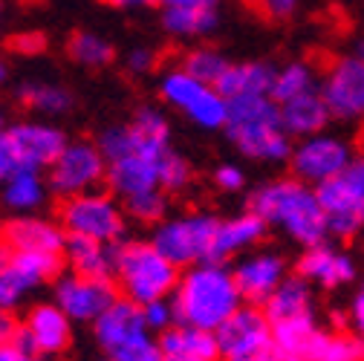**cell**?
Returning <instances> with one entry per match:
<instances>
[{
  "instance_id": "1",
  "label": "cell",
  "mask_w": 364,
  "mask_h": 361,
  "mask_svg": "<svg viewBox=\"0 0 364 361\" xmlns=\"http://www.w3.org/2000/svg\"><path fill=\"white\" fill-rule=\"evenodd\" d=\"M171 303L176 309L179 324L217 330L243 306V292L232 269H225L217 260H205L188 266V272L179 275Z\"/></svg>"
},
{
  "instance_id": "2",
  "label": "cell",
  "mask_w": 364,
  "mask_h": 361,
  "mask_svg": "<svg viewBox=\"0 0 364 361\" xmlns=\"http://www.w3.org/2000/svg\"><path fill=\"white\" fill-rule=\"evenodd\" d=\"M249 208L266 220V225H278L284 229L295 243L301 246H318L330 235L324 205L318 200L315 185L304 183V179H275V183L260 185Z\"/></svg>"
},
{
  "instance_id": "3",
  "label": "cell",
  "mask_w": 364,
  "mask_h": 361,
  "mask_svg": "<svg viewBox=\"0 0 364 361\" xmlns=\"http://www.w3.org/2000/svg\"><path fill=\"white\" fill-rule=\"evenodd\" d=\"M225 133L237 151L257 162H284L292 156V136L284 127L281 104L272 96L229 99Z\"/></svg>"
},
{
  "instance_id": "4",
  "label": "cell",
  "mask_w": 364,
  "mask_h": 361,
  "mask_svg": "<svg viewBox=\"0 0 364 361\" xmlns=\"http://www.w3.org/2000/svg\"><path fill=\"white\" fill-rule=\"evenodd\" d=\"M113 278L124 298L142 306L173 295L179 284V266L168 260L154 243H119Z\"/></svg>"
},
{
  "instance_id": "5",
  "label": "cell",
  "mask_w": 364,
  "mask_h": 361,
  "mask_svg": "<svg viewBox=\"0 0 364 361\" xmlns=\"http://www.w3.org/2000/svg\"><path fill=\"white\" fill-rule=\"evenodd\" d=\"M217 229H220V220L214 214H203V211L182 214V217L156 222L151 243L179 269H188L211 260Z\"/></svg>"
},
{
  "instance_id": "6",
  "label": "cell",
  "mask_w": 364,
  "mask_h": 361,
  "mask_svg": "<svg viewBox=\"0 0 364 361\" xmlns=\"http://www.w3.org/2000/svg\"><path fill=\"white\" fill-rule=\"evenodd\" d=\"M315 191L324 205L333 237L347 240L364 229V156H353L341 173L315 185Z\"/></svg>"
},
{
  "instance_id": "7",
  "label": "cell",
  "mask_w": 364,
  "mask_h": 361,
  "mask_svg": "<svg viewBox=\"0 0 364 361\" xmlns=\"http://www.w3.org/2000/svg\"><path fill=\"white\" fill-rule=\"evenodd\" d=\"M162 99L176 107L182 116H188L203 130H220L229 122V99L214 84L194 78L188 70H171L159 81Z\"/></svg>"
},
{
  "instance_id": "8",
  "label": "cell",
  "mask_w": 364,
  "mask_h": 361,
  "mask_svg": "<svg viewBox=\"0 0 364 361\" xmlns=\"http://www.w3.org/2000/svg\"><path fill=\"white\" fill-rule=\"evenodd\" d=\"M58 217L64 232L75 237H93L105 243H119L124 237V211L110 194L102 191L67 197Z\"/></svg>"
},
{
  "instance_id": "9",
  "label": "cell",
  "mask_w": 364,
  "mask_h": 361,
  "mask_svg": "<svg viewBox=\"0 0 364 361\" xmlns=\"http://www.w3.org/2000/svg\"><path fill=\"white\" fill-rule=\"evenodd\" d=\"M107 179V159L99 145L67 142L61 156L50 165V188L58 197H78L87 191H99Z\"/></svg>"
},
{
  "instance_id": "10",
  "label": "cell",
  "mask_w": 364,
  "mask_h": 361,
  "mask_svg": "<svg viewBox=\"0 0 364 361\" xmlns=\"http://www.w3.org/2000/svg\"><path fill=\"white\" fill-rule=\"evenodd\" d=\"M217 347L223 361H249L269 347H275L272 321L257 303H243L229 321H223L217 330Z\"/></svg>"
},
{
  "instance_id": "11",
  "label": "cell",
  "mask_w": 364,
  "mask_h": 361,
  "mask_svg": "<svg viewBox=\"0 0 364 361\" xmlns=\"http://www.w3.org/2000/svg\"><path fill=\"white\" fill-rule=\"evenodd\" d=\"M64 254H38V252H6L0 260V309H12L26 292L58 278Z\"/></svg>"
},
{
  "instance_id": "12",
  "label": "cell",
  "mask_w": 364,
  "mask_h": 361,
  "mask_svg": "<svg viewBox=\"0 0 364 361\" xmlns=\"http://www.w3.org/2000/svg\"><path fill=\"white\" fill-rule=\"evenodd\" d=\"M289 162H292V171L298 179H304L309 185H321L353 162V148L341 136H333V133L321 130V133H315V136L301 139L292 148Z\"/></svg>"
},
{
  "instance_id": "13",
  "label": "cell",
  "mask_w": 364,
  "mask_h": 361,
  "mask_svg": "<svg viewBox=\"0 0 364 361\" xmlns=\"http://www.w3.org/2000/svg\"><path fill=\"white\" fill-rule=\"evenodd\" d=\"M318 90H321L333 119L364 116V61L358 55H344L333 61Z\"/></svg>"
},
{
  "instance_id": "14",
  "label": "cell",
  "mask_w": 364,
  "mask_h": 361,
  "mask_svg": "<svg viewBox=\"0 0 364 361\" xmlns=\"http://www.w3.org/2000/svg\"><path fill=\"white\" fill-rule=\"evenodd\" d=\"M93 327H96V341H99V347L110 355V358H116L119 352H124L127 347H133V344H139V341H145L148 335H151V330H148V324H145V315H142V306L136 303V301H130V298H116L99 318L93 321Z\"/></svg>"
},
{
  "instance_id": "15",
  "label": "cell",
  "mask_w": 364,
  "mask_h": 361,
  "mask_svg": "<svg viewBox=\"0 0 364 361\" xmlns=\"http://www.w3.org/2000/svg\"><path fill=\"white\" fill-rule=\"evenodd\" d=\"M116 286L110 278H90V275H67L55 284V303L70 315L73 321L93 324L99 315L116 301Z\"/></svg>"
},
{
  "instance_id": "16",
  "label": "cell",
  "mask_w": 364,
  "mask_h": 361,
  "mask_svg": "<svg viewBox=\"0 0 364 361\" xmlns=\"http://www.w3.org/2000/svg\"><path fill=\"white\" fill-rule=\"evenodd\" d=\"M6 139H9V148H12L15 165L18 168H32V171L50 168L61 156V151L67 148L64 133L53 124H41V122L12 124L6 130Z\"/></svg>"
},
{
  "instance_id": "17",
  "label": "cell",
  "mask_w": 364,
  "mask_h": 361,
  "mask_svg": "<svg viewBox=\"0 0 364 361\" xmlns=\"http://www.w3.org/2000/svg\"><path fill=\"white\" fill-rule=\"evenodd\" d=\"M73 341V318L58 303H38L29 309L26 321L21 324L18 344L32 350L35 355H55L64 352Z\"/></svg>"
},
{
  "instance_id": "18",
  "label": "cell",
  "mask_w": 364,
  "mask_h": 361,
  "mask_svg": "<svg viewBox=\"0 0 364 361\" xmlns=\"http://www.w3.org/2000/svg\"><path fill=\"white\" fill-rule=\"evenodd\" d=\"M235 278L243 292V301L263 306L269 301V295L284 284L287 263L275 252H255V254L240 257V263L235 266Z\"/></svg>"
},
{
  "instance_id": "19",
  "label": "cell",
  "mask_w": 364,
  "mask_h": 361,
  "mask_svg": "<svg viewBox=\"0 0 364 361\" xmlns=\"http://www.w3.org/2000/svg\"><path fill=\"white\" fill-rule=\"evenodd\" d=\"M64 225L38 217H18L4 225L6 252H38V254H64L67 246Z\"/></svg>"
},
{
  "instance_id": "20",
  "label": "cell",
  "mask_w": 364,
  "mask_h": 361,
  "mask_svg": "<svg viewBox=\"0 0 364 361\" xmlns=\"http://www.w3.org/2000/svg\"><path fill=\"white\" fill-rule=\"evenodd\" d=\"M298 275L306 278L309 284L324 286V289H338V286H344V284H350L355 278V263L341 249L318 243V246H309L301 254Z\"/></svg>"
},
{
  "instance_id": "21",
  "label": "cell",
  "mask_w": 364,
  "mask_h": 361,
  "mask_svg": "<svg viewBox=\"0 0 364 361\" xmlns=\"http://www.w3.org/2000/svg\"><path fill=\"white\" fill-rule=\"evenodd\" d=\"M162 156H148V153L130 151L127 156L107 162V185H110V191L119 194L122 200H127L133 194L159 188V159Z\"/></svg>"
},
{
  "instance_id": "22",
  "label": "cell",
  "mask_w": 364,
  "mask_h": 361,
  "mask_svg": "<svg viewBox=\"0 0 364 361\" xmlns=\"http://www.w3.org/2000/svg\"><path fill=\"white\" fill-rule=\"evenodd\" d=\"M64 260L73 266L75 275L90 278H113L116 275V260H119V243H105L93 237H67Z\"/></svg>"
},
{
  "instance_id": "23",
  "label": "cell",
  "mask_w": 364,
  "mask_h": 361,
  "mask_svg": "<svg viewBox=\"0 0 364 361\" xmlns=\"http://www.w3.org/2000/svg\"><path fill=\"white\" fill-rule=\"evenodd\" d=\"M266 220L257 217L252 208L246 214H237L232 220H220V229H217V240H214V252H211V260L223 263L229 260L246 249H252L255 243L263 240L266 235Z\"/></svg>"
},
{
  "instance_id": "24",
  "label": "cell",
  "mask_w": 364,
  "mask_h": 361,
  "mask_svg": "<svg viewBox=\"0 0 364 361\" xmlns=\"http://www.w3.org/2000/svg\"><path fill=\"white\" fill-rule=\"evenodd\" d=\"M281 119H284V127L289 136H298V139H306V136H315L327 127V122L333 119L321 90H312V93H304V96H295L289 102L281 104Z\"/></svg>"
},
{
  "instance_id": "25",
  "label": "cell",
  "mask_w": 364,
  "mask_h": 361,
  "mask_svg": "<svg viewBox=\"0 0 364 361\" xmlns=\"http://www.w3.org/2000/svg\"><path fill=\"white\" fill-rule=\"evenodd\" d=\"M278 70L263 61H246V64H229L217 81V90L225 99H246V96H272Z\"/></svg>"
},
{
  "instance_id": "26",
  "label": "cell",
  "mask_w": 364,
  "mask_h": 361,
  "mask_svg": "<svg viewBox=\"0 0 364 361\" xmlns=\"http://www.w3.org/2000/svg\"><path fill=\"white\" fill-rule=\"evenodd\" d=\"M127 127H130V151L148 153V156H162L165 151H171V127H168V119L162 110H156V107L136 110V116Z\"/></svg>"
},
{
  "instance_id": "27",
  "label": "cell",
  "mask_w": 364,
  "mask_h": 361,
  "mask_svg": "<svg viewBox=\"0 0 364 361\" xmlns=\"http://www.w3.org/2000/svg\"><path fill=\"white\" fill-rule=\"evenodd\" d=\"M159 344H162L165 355H197V358H208V361L220 358L217 333L194 327V324H179L176 321L173 327L159 333Z\"/></svg>"
},
{
  "instance_id": "28",
  "label": "cell",
  "mask_w": 364,
  "mask_h": 361,
  "mask_svg": "<svg viewBox=\"0 0 364 361\" xmlns=\"http://www.w3.org/2000/svg\"><path fill=\"white\" fill-rule=\"evenodd\" d=\"M263 312L269 315L272 324L278 321H292V318H304L312 315V289L306 278H284V284L269 295V301L263 303Z\"/></svg>"
},
{
  "instance_id": "29",
  "label": "cell",
  "mask_w": 364,
  "mask_h": 361,
  "mask_svg": "<svg viewBox=\"0 0 364 361\" xmlns=\"http://www.w3.org/2000/svg\"><path fill=\"white\" fill-rule=\"evenodd\" d=\"M43 200H47V183H43L41 171H32V168H15L6 183H4V203L12 208V211H32L38 208Z\"/></svg>"
},
{
  "instance_id": "30",
  "label": "cell",
  "mask_w": 364,
  "mask_h": 361,
  "mask_svg": "<svg viewBox=\"0 0 364 361\" xmlns=\"http://www.w3.org/2000/svg\"><path fill=\"white\" fill-rule=\"evenodd\" d=\"M304 355L312 361H364V341L344 333L318 330Z\"/></svg>"
},
{
  "instance_id": "31",
  "label": "cell",
  "mask_w": 364,
  "mask_h": 361,
  "mask_svg": "<svg viewBox=\"0 0 364 361\" xmlns=\"http://www.w3.org/2000/svg\"><path fill=\"white\" fill-rule=\"evenodd\" d=\"M321 84H318V75L312 70V64L306 61H292L287 67L278 70L275 75V84H272V99H275L278 104L295 99V96H304V93H312V90H318Z\"/></svg>"
},
{
  "instance_id": "32",
  "label": "cell",
  "mask_w": 364,
  "mask_h": 361,
  "mask_svg": "<svg viewBox=\"0 0 364 361\" xmlns=\"http://www.w3.org/2000/svg\"><path fill=\"white\" fill-rule=\"evenodd\" d=\"M21 102L43 116H61L73 107V96L58 84H47V81H29L21 87Z\"/></svg>"
},
{
  "instance_id": "33",
  "label": "cell",
  "mask_w": 364,
  "mask_h": 361,
  "mask_svg": "<svg viewBox=\"0 0 364 361\" xmlns=\"http://www.w3.org/2000/svg\"><path fill=\"white\" fill-rule=\"evenodd\" d=\"M220 21V12H200V9H162V26L173 38H203Z\"/></svg>"
},
{
  "instance_id": "34",
  "label": "cell",
  "mask_w": 364,
  "mask_h": 361,
  "mask_svg": "<svg viewBox=\"0 0 364 361\" xmlns=\"http://www.w3.org/2000/svg\"><path fill=\"white\" fill-rule=\"evenodd\" d=\"M272 333H275V344L281 347L284 355H304L312 335L318 333V324H315L312 315H304V318L272 324Z\"/></svg>"
},
{
  "instance_id": "35",
  "label": "cell",
  "mask_w": 364,
  "mask_h": 361,
  "mask_svg": "<svg viewBox=\"0 0 364 361\" xmlns=\"http://www.w3.org/2000/svg\"><path fill=\"white\" fill-rule=\"evenodd\" d=\"M67 50H70V58L75 61V64H81V67H107L110 61H113V47L105 41V38H99V35H93V32H75L73 38H70V43H67Z\"/></svg>"
},
{
  "instance_id": "36",
  "label": "cell",
  "mask_w": 364,
  "mask_h": 361,
  "mask_svg": "<svg viewBox=\"0 0 364 361\" xmlns=\"http://www.w3.org/2000/svg\"><path fill=\"white\" fill-rule=\"evenodd\" d=\"M182 70H188L194 78L205 81V84H214L223 78V72L229 70V61L223 58V53L211 50V47H197L186 55V61H182Z\"/></svg>"
},
{
  "instance_id": "37",
  "label": "cell",
  "mask_w": 364,
  "mask_h": 361,
  "mask_svg": "<svg viewBox=\"0 0 364 361\" xmlns=\"http://www.w3.org/2000/svg\"><path fill=\"white\" fill-rule=\"evenodd\" d=\"M124 208H127V214L133 220H139V222H162L165 211H168V200H165L162 188H151V191L127 197Z\"/></svg>"
},
{
  "instance_id": "38",
  "label": "cell",
  "mask_w": 364,
  "mask_h": 361,
  "mask_svg": "<svg viewBox=\"0 0 364 361\" xmlns=\"http://www.w3.org/2000/svg\"><path fill=\"white\" fill-rule=\"evenodd\" d=\"M191 179V168L188 162L182 159L176 151H168L162 159H159V188L165 191H182L188 185Z\"/></svg>"
},
{
  "instance_id": "39",
  "label": "cell",
  "mask_w": 364,
  "mask_h": 361,
  "mask_svg": "<svg viewBox=\"0 0 364 361\" xmlns=\"http://www.w3.org/2000/svg\"><path fill=\"white\" fill-rule=\"evenodd\" d=\"M142 315H145V324L151 333H165L168 327L176 324V309L171 303V298H159L151 303H142Z\"/></svg>"
},
{
  "instance_id": "40",
  "label": "cell",
  "mask_w": 364,
  "mask_h": 361,
  "mask_svg": "<svg viewBox=\"0 0 364 361\" xmlns=\"http://www.w3.org/2000/svg\"><path fill=\"white\" fill-rule=\"evenodd\" d=\"M12 50L21 53V55H41L47 50V38L41 32H21L12 38Z\"/></svg>"
},
{
  "instance_id": "41",
  "label": "cell",
  "mask_w": 364,
  "mask_h": 361,
  "mask_svg": "<svg viewBox=\"0 0 364 361\" xmlns=\"http://www.w3.org/2000/svg\"><path fill=\"white\" fill-rule=\"evenodd\" d=\"M214 183H217L223 191H240L243 183H246V176H243V171H240L237 165H220V168L214 171Z\"/></svg>"
},
{
  "instance_id": "42",
  "label": "cell",
  "mask_w": 364,
  "mask_h": 361,
  "mask_svg": "<svg viewBox=\"0 0 364 361\" xmlns=\"http://www.w3.org/2000/svg\"><path fill=\"white\" fill-rule=\"evenodd\" d=\"M255 4L263 9V15L281 21V18H289V15L298 9L301 0H255Z\"/></svg>"
},
{
  "instance_id": "43",
  "label": "cell",
  "mask_w": 364,
  "mask_h": 361,
  "mask_svg": "<svg viewBox=\"0 0 364 361\" xmlns=\"http://www.w3.org/2000/svg\"><path fill=\"white\" fill-rule=\"evenodd\" d=\"M18 335H21V324L12 315V309H0V347L15 344Z\"/></svg>"
},
{
  "instance_id": "44",
  "label": "cell",
  "mask_w": 364,
  "mask_h": 361,
  "mask_svg": "<svg viewBox=\"0 0 364 361\" xmlns=\"http://www.w3.org/2000/svg\"><path fill=\"white\" fill-rule=\"evenodd\" d=\"M162 9H200V12H220V0H162Z\"/></svg>"
},
{
  "instance_id": "45",
  "label": "cell",
  "mask_w": 364,
  "mask_h": 361,
  "mask_svg": "<svg viewBox=\"0 0 364 361\" xmlns=\"http://www.w3.org/2000/svg\"><path fill=\"white\" fill-rule=\"evenodd\" d=\"M127 70L136 72V75L151 72V70H154V53H151V50H133V53L127 55Z\"/></svg>"
},
{
  "instance_id": "46",
  "label": "cell",
  "mask_w": 364,
  "mask_h": 361,
  "mask_svg": "<svg viewBox=\"0 0 364 361\" xmlns=\"http://www.w3.org/2000/svg\"><path fill=\"white\" fill-rule=\"evenodd\" d=\"M15 156H12V148H9V139L6 133H0V185L6 183V176L15 171Z\"/></svg>"
},
{
  "instance_id": "47",
  "label": "cell",
  "mask_w": 364,
  "mask_h": 361,
  "mask_svg": "<svg viewBox=\"0 0 364 361\" xmlns=\"http://www.w3.org/2000/svg\"><path fill=\"white\" fill-rule=\"evenodd\" d=\"M0 361H38L32 350H26L23 344H6V347H0Z\"/></svg>"
},
{
  "instance_id": "48",
  "label": "cell",
  "mask_w": 364,
  "mask_h": 361,
  "mask_svg": "<svg viewBox=\"0 0 364 361\" xmlns=\"http://www.w3.org/2000/svg\"><path fill=\"white\" fill-rule=\"evenodd\" d=\"M350 315H353V324H355V330H358V338L364 341V292H358V295H355Z\"/></svg>"
},
{
  "instance_id": "49",
  "label": "cell",
  "mask_w": 364,
  "mask_h": 361,
  "mask_svg": "<svg viewBox=\"0 0 364 361\" xmlns=\"http://www.w3.org/2000/svg\"><path fill=\"white\" fill-rule=\"evenodd\" d=\"M116 9H139V6H159L162 0H105Z\"/></svg>"
},
{
  "instance_id": "50",
  "label": "cell",
  "mask_w": 364,
  "mask_h": 361,
  "mask_svg": "<svg viewBox=\"0 0 364 361\" xmlns=\"http://www.w3.org/2000/svg\"><path fill=\"white\" fill-rule=\"evenodd\" d=\"M287 355L281 352V347L275 344V347H269L266 352H260V355H255V358H249V361H284Z\"/></svg>"
},
{
  "instance_id": "51",
  "label": "cell",
  "mask_w": 364,
  "mask_h": 361,
  "mask_svg": "<svg viewBox=\"0 0 364 361\" xmlns=\"http://www.w3.org/2000/svg\"><path fill=\"white\" fill-rule=\"evenodd\" d=\"M165 361H208V358H197V355H165Z\"/></svg>"
},
{
  "instance_id": "52",
  "label": "cell",
  "mask_w": 364,
  "mask_h": 361,
  "mask_svg": "<svg viewBox=\"0 0 364 361\" xmlns=\"http://www.w3.org/2000/svg\"><path fill=\"white\" fill-rule=\"evenodd\" d=\"M284 361H312V358H306V355H287Z\"/></svg>"
},
{
  "instance_id": "53",
  "label": "cell",
  "mask_w": 364,
  "mask_h": 361,
  "mask_svg": "<svg viewBox=\"0 0 364 361\" xmlns=\"http://www.w3.org/2000/svg\"><path fill=\"white\" fill-rule=\"evenodd\" d=\"M4 81H6V64L0 61V84H4Z\"/></svg>"
},
{
  "instance_id": "54",
  "label": "cell",
  "mask_w": 364,
  "mask_h": 361,
  "mask_svg": "<svg viewBox=\"0 0 364 361\" xmlns=\"http://www.w3.org/2000/svg\"><path fill=\"white\" fill-rule=\"evenodd\" d=\"M4 249H6V243H4V232H0V260H4Z\"/></svg>"
},
{
  "instance_id": "55",
  "label": "cell",
  "mask_w": 364,
  "mask_h": 361,
  "mask_svg": "<svg viewBox=\"0 0 364 361\" xmlns=\"http://www.w3.org/2000/svg\"><path fill=\"white\" fill-rule=\"evenodd\" d=\"M358 58L364 61V43H361V47H358Z\"/></svg>"
},
{
  "instance_id": "56",
  "label": "cell",
  "mask_w": 364,
  "mask_h": 361,
  "mask_svg": "<svg viewBox=\"0 0 364 361\" xmlns=\"http://www.w3.org/2000/svg\"><path fill=\"white\" fill-rule=\"evenodd\" d=\"M0 127H4V110H0Z\"/></svg>"
},
{
  "instance_id": "57",
  "label": "cell",
  "mask_w": 364,
  "mask_h": 361,
  "mask_svg": "<svg viewBox=\"0 0 364 361\" xmlns=\"http://www.w3.org/2000/svg\"><path fill=\"white\" fill-rule=\"evenodd\" d=\"M0 15H4V6H0Z\"/></svg>"
},
{
  "instance_id": "58",
  "label": "cell",
  "mask_w": 364,
  "mask_h": 361,
  "mask_svg": "<svg viewBox=\"0 0 364 361\" xmlns=\"http://www.w3.org/2000/svg\"><path fill=\"white\" fill-rule=\"evenodd\" d=\"M361 292H364V286H361Z\"/></svg>"
},
{
  "instance_id": "59",
  "label": "cell",
  "mask_w": 364,
  "mask_h": 361,
  "mask_svg": "<svg viewBox=\"0 0 364 361\" xmlns=\"http://www.w3.org/2000/svg\"><path fill=\"white\" fill-rule=\"evenodd\" d=\"M110 361H113V358H110Z\"/></svg>"
}]
</instances>
